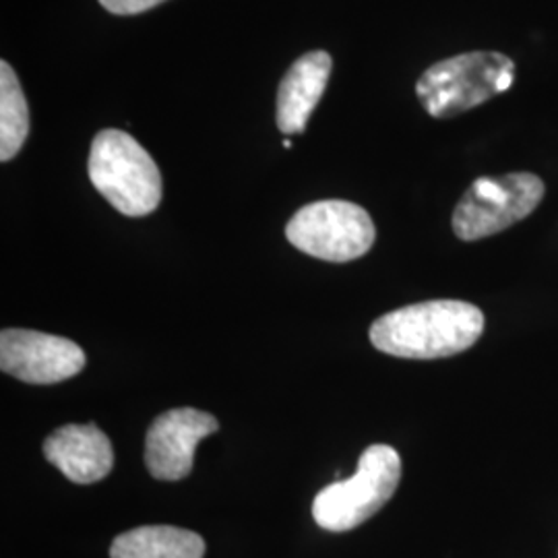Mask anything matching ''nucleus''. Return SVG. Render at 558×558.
Listing matches in <instances>:
<instances>
[{
    "instance_id": "1",
    "label": "nucleus",
    "mask_w": 558,
    "mask_h": 558,
    "mask_svg": "<svg viewBox=\"0 0 558 558\" xmlns=\"http://www.w3.org/2000/svg\"><path fill=\"white\" fill-rule=\"evenodd\" d=\"M482 331L478 306L463 300H428L375 320L371 341L383 354L398 359H447L472 348Z\"/></svg>"
},
{
    "instance_id": "2",
    "label": "nucleus",
    "mask_w": 558,
    "mask_h": 558,
    "mask_svg": "<svg viewBox=\"0 0 558 558\" xmlns=\"http://www.w3.org/2000/svg\"><path fill=\"white\" fill-rule=\"evenodd\" d=\"M87 172L96 191L122 216L143 218L160 205V168L124 131L106 129L96 135Z\"/></svg>"
},
{
    "instance_id": "3",
    "label": "nucleus",
    "mask_w": 558,
    "mask_h": 558,
    "mask_svg": "<svg viewBox=\"0 0 558 558\" xmlns=\"http://www.w3.org/2000/svg\"><path fill=\"white\" fill-rule=\"evenodd\" d=\"M515 62L500 52H468L433 64L416 83L418 100L435 119H451L507 92Z\"/></svg>"
},
{
    "instance_id": "4",
    "label": "nucleus",
    "mask_w": 558,
    "mask_h": 558,
    "mask_svg": "<svg viewBox=\"0 0 558 558\" xmlns=\"http://www.w3.org/2000/svg\"><path fill=\"white\" fill-rule=\"evenodd\" d=\"M401 458L389 445H371L360 456L352 478L323 488L313 502V518L327 532H350L379 513L398 490Z\"/></svg>"
},
{
    "instance_id": "5",
    "label": "nucleus",
    "mask_w": 558,
    "mask_h": 558,
    "mask_svg": "<svg viewBox=\"0 0 558 558\" xmlns=\"http://www.w3.org/2000/svg\"><path fill=\"white\" fill-rule=\"evenodd\" d=\"M286 239L311 257L348 263L373 248L377 230L368 211L356 203L317 201L302 207L288 221Z\"/></svg>"
},
{
    "instance_id": "6",
    "label": "nucleus",
    "mask_w": 558,
    "mask_h": 558,
    "mask_svg": "<svg viewBox=\"0 0 558 558\" xmlns=\"http://www.w3.org/2000/svg\"><path fill=\"white\" fill-rule=\"evenodd\" d=\"M544 197V182L536 174L515 172L499 179H478L453 211L458 239H488L525 220Z\"/></svg>"
},
{
    "instance_id": "7",
    "label": "nucleus",
    "mask_w": 558,
    "mask_h": 558,
    "mask_svg": "<svg viewBox=\"0 0 558 558\" xmlns=\"http://www.w3.org/2000/svg\"><path fill=\"white\" fill-rule=\"evenodd\" d=\"M85 354L71 339L32 329H4L0 333L2 373L29 385H54L80 375Z\"/></svg>"
},
{
    "instance_id": "8",
    "label": "nucleus",
    "mask_w": 558,
    "mask_h": 558,
    "mask_svg": "<svg viewBox=\"0 0 558 558\" xmlns=\"http://www.w3.org/2000/svg\"><path fill=\"white\" fill-rule=\"evenodd\" d=\"M220 428L218 420L195 408H177L151 422L145 437V465L154 478L177 482L193 470L201 440Z\"/></svg>"
},
{
    "instance_id": "9",
    "label": "nucleus",
    "mask_w": 558,
    "mask_h": 558,
    "mask_svg": "<svg viewBox=\"0 0 558 558\" xmlns=\"http://www.w3.org/2000/svg\"><path fill=\"white\" fill-rule=\"evenodd\" d=\"M44 458L75 484H96L112 472V442L96 424H66L44 440Z\"/></svg>"
},
{
    "instance_id": "10",
    "label": "nucleus",
    "mask_w": 558,
    "mask_h": 558,
    "mask_svg": "<svg viewBox=\"0 0 558 558\" xmlns=\"http://www.w3.org/2000/svg\"><path fill=\"white\" fill-rule=\"evenodd\" d=\"M331 66V57L323 50H315L300 57L288 69L279 83L276 110L279 131L283 135H299L306 129V122L325 94Z\"/></svg>"
},
{
    "instance_id": "11",
    "label": "nucleus",
    "mask_w": 558,
    "mask_h": 558,
    "mask_svg": "<svg viewBox=\"0 0 558 558\" xmlns=\"http://www.w3.org/2000/svg\"><path fill=\"white\" fill-rule=\"evenodd\" d=\"M205 539L172 525H145L120 534L110 558H203Z\"/></svg>"
},
{
    "instance_id": "12",
    "label": "nucleus",
    "mask_w": 558,
    "mask_h": 558,
    "mask_svg": "<svg viewBox=\"0 0 558 558\" xmlns=\"http://www.w3.org/2000/svg\"><path fill=\"white\" fill-rule=\"evenodd\" d=\"M29 133V110L13 66L0 62V160H13Z\"/></svg>"
},
{
    "instance_id": "13",
    "label": "nucleus",
    "mask_w": 558,
    "mask_h": 558,
    "mask_svg": "<svg viewBox=\"0 0 558 558\" xmlns=\"http://www.w3.org/2000/svg\"><path fill=\"white\" fill-rule=\"evenodd\" d=\"M166 0H100L101 7L114 15H140Z\"/></svg>"
},
{
    "instance_id": "14",
    "label": "nucleus",
    "mask_w": 558,
    "mask_h": 558,
    "mask_svg": "<svg viewBox=\"0 0 558 558\" xmlns=\"http://www.w3.org/2000/svg\"><path fill=\"white\" fill-rule=\"evenodd\" d=\"M283 147H286V149H290V147H292V141H290V140L283 141Z\"/></svg>"
}]
</instances>
